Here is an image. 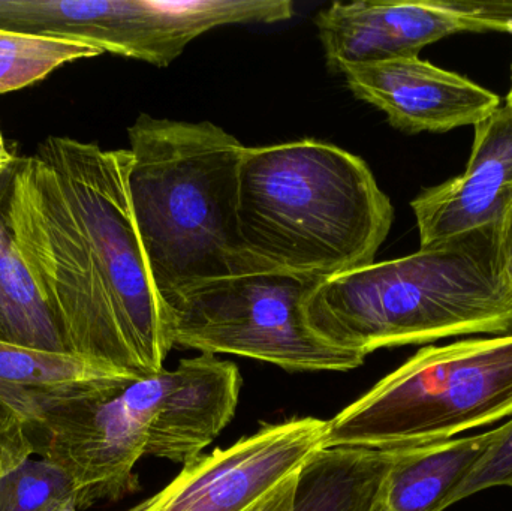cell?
<instances>
[{
  "label": "cell",
  "mask_w": 512,
  "mask_h": 511,
  "mask_svg": "<svg viewBox=\"0 0 512 511\" xmlns=\"http://www.w3.org/2000/svg\"><path fill=\"white\" fill-rule=\"evenodd\" d=\"M129 149L45 138L17 159L6 222L65 350L135 378L164 371L173 317L141 243Z\"/></svg>",
  "instance_id": "obj_1"
},
{
  "label": "cell",
  "mask_w": 512,
  "mask_h": 511,
  "mask_svg": "<svg viewBox=\"0 0 512 511\" xmlns=\"http://www.w3.org/2000/svg\"><path fill=\"white\" fill-rule=\"evenodd\" d=\"M128 186L153 281L170 308L207 282L273 270L240 234L245 144L215 123L141 114L128 129Z\"/></svg>",
  "instance_id": "obj_2"
},
{
  "label": "cell",
  "mask_w": 512,
  "mask_h": 511,
  "mask_svg": "<svg viewBox=\"0 0 512 511\" xmlns=\"http://www.w3.org/2000/svg\"><path fill=\"white\" fill-rule=\"evenodd\" d=\"M498 234L492 225L324 279L307 299V323L328 344L366 357L457 336L508 335L512 287Z\"/></svg>",
  "instance_id": "obj_3"
},
{
  "label": "cell",
  "mask_w": 512,
  "mask_h": 511,
  "mask_svg": "<svg viewBox=\"0 0 512 511\" xmlns=\"http://www.w3.org/2000/svg\"><path fill=\"white\" fill-rule=\"evenodd\" d=\"M369 165L324 141L246 147L239 225L262 266L333 278L375 263L393 225Z\"/></svg>",
  "instance_id": "obj_4"
},
{
  "label": "cell",
  "mask_w": 512,
  "mask_h": 511,
  "mask_svg": "<svg viewBox=\"0 0 512 511\" xmlns=\"http://www.w3.org/2000/svg\"><path fill=\"white\" fill-rule=\"evenodd\" d=\"M512 417V333L427 345L328 420L322 449H412Z\"/></svg>",
  "instance_id": "obj_5"
},
{
  "label": "cell",
  "mask_w": 512,
  "mask_h": 511,
  "mask_svg": "<svg viewBox=\"0 0 512 511\" xmlns=\"http://www.w3.org/2000/svg\"><path fill=\"white\" fill-rule=\"evenodd\" d=\"M321 279L262 270L207 282L170 305L174 347L233 354L288 372H346L366 356L319 338L306 302Z\"/></svg>",
  "instance_id": "obj_6"
},
{
  "label": "cell",
  "mask_w": 512,
  "mask_h": 511,
  "mask_svg": "<svg viewBox=\"0 0 512 511\" xmlns=\"http://www.w3.org/2000/svg\"><path fill=\"white\" fill-rule=\"evenodd\" d=\"M168 372L122 378L29 428L36 453L71 479L78 510L120 500L137 489L134 470L147 455L150 426L167 392Z\"/></svg>",
  "instance_id": "obj_7"
},
{
  "label": "cell",
  "mask_w": 512,
  "mask_h": 511,
  "mask_svg": "<svg viewBox=\"0 0 512 511\" xmlns=\"http://www.w3.org/2000/svg\"><path fill=\"white\" fill-rule=\"evenodd\" d=\"M292 15L289 0H72L60 12L59 29L101 53L164 68L216 27L279 23Z\"/></svg>",
  "instance_id": "obj_8"
},
{
  "label": "cell",
  "mask_w": 512,
  "mask_h": 511,
  "mask_svg": "<svg viewBox=\"0 0 512 511\" xmlns=\"http://www.w3.org/2000/svg\"><path fill=\"white\" fill-rule=\"evenodd\" d=\"M327 420L264 425L227 449L198 456L143 511H243L324 447Z\"/></svg>",
  "instance_id": "obj_9"
},
{
  "label": "cell",
  "mask_w": 512,
  "mask_h": 511,
  "mask_svg": "<svg viewBox=\"0 0 512 511\" xmlns=\"http://www.w3.org/2000/svg\"><path fill=\"white\" fill-rule=\"evenodd\" d=\"M361 101L408 134H444L475 126L501 107V98L475 81L418 57H397L340 71Z\"/></svg>",
  "instance_id": "obj_10"
},
{
  "label": "cell",
  "mask_w": 512,
  "mask_h": 511,
  "mask_svg": "<svg viewBox=\"0 0 512 511\" xmlns=\"http://www.w3.org/2000/svg\"><path fill=\"white\" fill-rule=\"evenodd\" d=\"M466 170L412 200L420 248L499 224L512 207V110L501 105L474 126Z\"/></svg>",
  "instance_id": "obj_11"
},
{
  "label": "cell",
  "mask_w": 512,
  "mask_h": 511,
  "mask_svg": "<svg viewBox=\"0 0 512 511\" xmlns=\"http://www.w3.org/2000/svg\"><path fill=\"white\" fill-rule=\"evenodd\" d=\"M233 362L215 354L180 360L149 431L147 455L189 464L233 420L242 390Z\"/></svg>",
  "instance_id": "obj_12"
},
{
  "label": "cell",
  "mask_w": 512,
  "mask_h": 511,
  "mask_svg": "<svg viewBox=\"0 0 512 511\" xmlns=\"http://www.w3.org/2000/svg\"><path fill=\"white\" fill-rule=\"evenodd\" d=\"M129 377L66 351L35 350L0 341V410L23 420L29 428L59 408Z\"/></svg>",
  "instance_id": "obj_13"
},
{
  "label": "cell",
  "mask_w": 512,
  "mask_h": 511,
  "mask_svg": "<svg viewBox=\"0 0 512 511\" xmlns=\"http://www.w3.org/2000/svg\"><path fill=\"white\" fill-rule=\"evenodd\" d=\"M492 431L430 446L399 449L375 511H445L487 447Z\"/></svg>",
  "instance_id": "obj_14"
},
{
  "label": "cell",
  "mask_w": 512,
  "mask_h": 511,
  "mask_svg": "<svg viewBox=\"0 0 512 511\" xmlns=\"http://www.w3.org/2000/svg\"><path fill=\"white\" fill-rule=\"evenodd\" d=\"M399 449L333 447L301 468L294 511H375Z\"/></svg>",
  "instance_id": "obj_15"
},
{
  "label": "cell",
  "mask_w": 512,
  "mask_h": 511,
  "mask_svg": "<svg viewBox=\"0 0 512 511\" xmlns=\"http://www.w3.org/2000/svg\"><path fill=\"white\" fill-rule=\"evenodd\" d=\"M0 341L35 350L66 351L59 329L15 245L3 203H0Z\"/></svg>",
  "instance_id": "obj_16"
},
{
  "label": "cell",
  "mask_w": 512,
  "mask_h": 511,
  "mask_svg": "<svg viewBox=\"0 0 512 511\" xmlns=\"http://www.w3.org/2000/svg\"><path fill=\"white\" fill-rule=\"evenodd\" d=\"M99 54L83 42L0 29V95L26 89L66 63Z\"/></svg>",
  "instance_id": "obj_17"
},
{
  "label": "cell",
  "mask_w": 512,
  "mask_h": 511,
  "mask_svg": "<svg viewBox=\"0 0 512 511\" xmlns=\"http://www.w3.org/2000/svg\"><path fill=\"white\" fill-rule=\"evenodd\" d=\"M66 506L77 507L71 479L45 459H30L0 480V511H54Z\"/></svg>",
  "instance_id": "obj_18"
},
{
  "label": "cell",
  "mask_w": 512,
  "mask_h": 511,
  "mask_svg": "<svg viewBox=\"0 0 512 511\" xmlns=\"http://www.w3.org/2000/svg\"><path fill=\"white\" fill-rule=\"evenodd\" d=\"M512 489V417L493 429V438L474 470L450 500V507L487 489Z\"/></svg>",
  "instance_id": "obj_19"
},
{
  "label": "cell",
  "mask_w": 512,
  "mask_h": 511,
  "mask_svg": "<svg viewBox=\"0 0 512 511\" xmlns=\"http://www.w3.org/2000/svg\"><path fill=\"white\" fill-rule=\"evenodd\" d=\"M35 453V441L27 423L0 411V480L23 467Z\"/></svg>",
  "instance_id": "obj_20"
},
{
  "label": "cell",
  "mask_w": 512,
  "mask_h": 511,
  "mask_svg": "<svg viewBox=\"0 0 512 511\" xmlns=\"http://www.w3.org/2000/svg\"><path fill=\"white\" fill-rule=\"evenodd\" d=\"M300 470L286 476L282 482L262 495L259 500L243 511H294L295 492H297Z\"/></svg>",
  "instance_id": "obj_21"
},
{
  "label": "cell",
  "mask_w": 512,
  "mask_h": 511,
  "mask_svg": "<svg viewBox=\"0 0 512 511\" xmlns=\"http://www.w3.org/2000/svg\"><path fill=\"white\" fill-rule=\"evenodd\" d=\"M498 240L502 272L512 287V207L499 222Z\"/></svg>",
  "instance_id": "obj_22"
},
{
  "label": "cell",
  "mask_w": 512,
  "mask_h": 511,
  "mask_svg": "<svg viewBox=\"0 0 512 511\" xmlns=\"http://www.w3.org/2000/svg\"><path fill=\"white\" fill-rule=\"evenodd\" d=\"M15 164H17V159L6 146L5 137H3L2 129H0V180L3 177L11 176Z\"/></svg>",
  "instance_id": "obj_23"
},
{
  "label": "cell",
  "mask_w": 512,
  "mask_h": 511,
  "mask_svg": "<svg viewBox=\"0 0 512 511\" xmlns=\"http://www.w3.org/2000/svg\"><path fill=\"white\" fill-rule=\"evenodd\" d=\"M54 511H78V510H77V507H75V506H66V507H62V509H57ZM129 511H143V509H141V504H138L137 507H134V509H131Z\"/></svg>",
  "instance_id": "obj_24"
},
{
  "label": "cell",
  "mask_w": 512,
  "mask_h": 511,
  "mask_svg": "<svg viewBox=\"0 0 512 511\" xmlns=\"http://www.w3.org/2000/svg\"><path fill=\"white\" fill-rule=\"evenodd\" d=\"M505 105H508V107H510L512 110V68H511V87H510V92H508L507 102H505Z\"/></svg>",
  "instance_id": "obj_25"
}]
</instances>
